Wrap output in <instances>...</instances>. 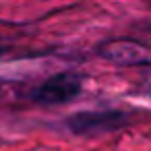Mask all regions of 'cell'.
Returning a JSON list of instances; mask_svg holds the SVG:
<instances>
[{
    "instance_id": "cell-1",
    "label": "cell",
    "mask_w": 151,
    "mask_h": 151,
    "mask_svg": "<svg viewBox=\"0 0 151 151\" xmlns=\"http://www.w3.org/2000/svg\"><path fill=\"white\" fill-rule=\"evenodd\" d=\"M83 89V81L77 73H58L46 79L40 87L33 89L31 97L40 106H60L73 101Z\"/></svg>"
},
{
    "instance_id": "cell-2",
    "label": "cell",
    "mask_w": 151,
    "mask_h": 151,
    "mask_svg": "<svg viewBox=\"0 0 151 151\" xmlns=\"http://www.w3.org/2000/svg\"><path fill=\"white\" fill-rule=\"evenodd\" d=\"M128 124V116L120 110H101V112H79L66 120V126L75 134H104L120 130Z\"/></svg>"
},
{
    "instance_id": "cell-3",
    "label": "cell",
    "mask_w": 151,
    "mask_h": 151,
    "mask_svg": "<svg viewBox=\"0 0 151 151\" xmlns=\"http://www.w3.org/2000/svg\"><path fill=\"white\" fill-rule=\"evenodd\" d=\"M101 54L106 58H110L112 62H118V64H134V62L149 60L147 56H143V48H139L137 44H130V42H114V44H108Z\"/></svg>"
}]
</instances>
